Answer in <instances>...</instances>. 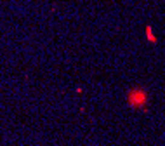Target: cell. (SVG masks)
I'll list each match as a JSON object with an SVG mask.
<instances>
[{"mask_svg":"<svg viewBox=\"0 0 165 146\" xmlns=\"http://www.w3.org/2000/svg\"><path fill=\"white\" fill-rule=\"evenodd\" d=\"M127 103L131 104L132 108H144L148 104V92L143 87H134L127 94Z\"/></svg>","mask_w":165,"mask_h":146,"instance_id":"1","label":"cell"}]
</instances>
